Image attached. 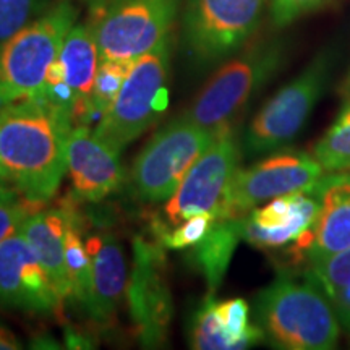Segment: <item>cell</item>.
Segmentation results:
<instances>
[{
	"instance_id": "obj_1",
	"label": "cell",
	"mask_w": 350,
	"mask_h": 350,
	"mask_svg": "<svg viewBox=\"0 0 350 350\" xmlns=\"http://www.w3.org/2000/svg\"><path fill=\"white\" fill-rule=\"evenodd\" d=\"M73 117L42 98L0 109V175L25 198L46 203L67 174Z\"/></svg>"
},
{
	"instance_id": "obj_2",
	"label": "cell",
	"mask_w": 350,
	"mask_h": 350,
	"mask_svg": "<svg viewBox=\"0 0 350 350\" xmlns=\"http://www.w3.org/2000/svg\"><path fill=\"white\" fill-rule=\"evenodd\" d=\"M258 325L274 347L329 350L338 345L339 318L317 279L282 273L255 300Z\"/></svg>"
},
{
	"instance_id": "obj_3",
	"label": "cell",
	"mask_w": 350,
	"mask_h": 350,
	"mask_svg": "<svg viewBox=\"0 0 350 350\" xmlns=\"http://www.w3.org/2000/svg\"><path fill=\"white\" fill-rule=\"evenodd\" d=\"M77 21L78 8L59 0L0 46V109L41 96L47 70Z\"/></svg>"
},
{
	"instance_id": "obj_4",
	"label": "cell",
	"mask_w": 350,
	"mask_h": 350,
	"mask_svg": "<svg viewBox=\"0 0 350 350\" xmlns=\"http://www.w3.org/2000/svg\"><path fill=\"white\" fill-rule=\"evenodd\" d=\"M282 44L273 39L253 42L216 70L182 117L204 129H230L235 117L281 68Z\"/></svg>"
},
{
	"instance_id": "obj_5",
	"label": "cell",
	"mask_w": 350,
	"mask_h": 350,
	"mask_svg": "<svg viewBox=\"0 0 350 350\" xmlns=\"http://www.w3.org/2000/svg\"><path fill=\"white\" fill-rule=\"evenodd\" d=\"M174 34L131 64L124 85L94 133L120 151L161 119L169 104Z\"/></svg>"
},
{
	"instance_id": "obj_6",
	"label": "cell",
	"mask_w": 350,
	"mask_h": 350,
	"mask_svg": "<svg viewBox=\"0 0 350 350\" xmlns=\"http://www.w3.org/2000/svg\"><path fill=\"white\" fill-rule=\"evenodd\" d=\"M221 131L204 129L182 116L163 126L144 144L131 167V188L137 198L146 203L167 201Z\"/></svg>"
},
{
	"instance_id": "obj_7",
	"label": "cell",
	"mask_w": 350,
	"mask_h": 350,
	"mask_svg": "<svg viewBox=\"0 0 350 350\" xmlns=\"http://www.w3.org/2000/svg\"><path fill=\"white\" fill-rule=\"evenodd\" d=\"M269 0H187L182 41L200 67L237 54L260 26Z\"/></svg>"
},
{
	"instance_id": "obj_8",
	"label": "cell",
	"mask_w": 350,
	"mask_h": 350,
	"mask_svg": "<svg viewBox=\"0 0 350 350\" xmlns=\"http://www.w3.org/2000/svg\"><path fill=\"white\" fill-rule=\"evenodd\" d=\"M182 0H109L91 25L104 60L135 62L174 34Z\"/></svg>"
},
{
	"instance_id": "obj_9",
	"label": "cell",
	"mask_w": 350,
	"mask_h": 350,
	"mask_svg": "<svg viewBox=\"0 0 350 350\" xmlns=\"http://www.w3.org/2000/svg\"><path fill=\"white\" fill-rule=\"evenodd\" d=\"M327 77L329 59L321 54L253 117L245 131L243 151L248 156L269 154L294 142L323 96Z\"/></svg>"
},
{
	"instance_id": "obj_10",
	"label": "cell",
	"mask_w": 350,
	"mask_h": 350,
	"mask_svg": "<svg viewBox=\"0 0 350 350\" xmlns=\"http://www.w3.org/2000/svg\"><path fill=\"white\" fill-rule=\"evenodd\" d=\"M240 164V146L232 129H224L211 146L191 165L177 191L165 201L164 222L154 227L164 229L178 226L196 214H213L226 219V201L229 187Z\"/></svg>"
},
{
	"instance_id": "obj_11",
	"label": "cell",
	"mask_w": 350,
	"mask_h": 350,
	"mask_svg": "<svg viewBox=\"0 0 350 350\" xmlns=\"http://www.w3.org/2000/svg\"><path fill=\"white\" fill-rule=\"evenodd\" d=\"M126 304L139 344L157 349L167 340L174 304L159 240H133V269L126 284Z\"/></svg>"
},
{
	"instance_id": "obj_12",
	"label": "cell",
	"mask_w": 350,
	"mask_h": 350,
	"mask_svg": "<svg viewBox=\"0 0 350 350\" xmlns=\"http://www.w3.org/2000/svg\"><path fill=\"white\" fill-rule=\"evenodd\" d=\"M323 172L314 156L297 151H275L250 167H239L227 193L226 219L247 216L279 196L310 191Z\"/></svg>"
},
{
	"instance_id": "obj_13",
	"label": "cell",
	"mask_w": 350,
	"mask_h": 350,
	"mask_svg": "<svg viewBox=\"0 0 350 350\" xmlns=\"http://www.w3.org/2000/svg\"><path fill=\"white\" fill-rule=\"evenodd\" d=\"M318 213V200L310 191L279 196L242 217V235L260 248L291 245V252L299 260L312 247Z\"/></svg>"
},
{
	"instance_id": "obj_14",
	"label": "cell",
	"mask_w": 350,
	"mask_h": 350,
	"mask_svg": "<svg viewBox=\"0 0 350 350\" xmlns=\"http://www.w3.org/2000/svg\"><path fill=\"white\" fill-rule=\"evenodd\" d=\"M60 295L20 232L0 243V305L33 314H51Z\"/></svg>"
},
{
	"instance_id": "obj_15",
	"label": "cell",
	"mask_w": 350,
	"mask_h": 350,
	"mask_svg": "<svg viewBox=\"0 0 350 350\" xmlns=\"http://www.w3.org/2000/svg\"><path fill=\"white\" fill-rule=\"evenodd\" d=\"M67 172L77 198L91 203L107 198L124 182L120 151L104 143L86 125L73 126L70 133Z\"/></svg>"
},
{
	"instance_id": "obj_16",
	"label": "cell",
	"mask_w": 350,
	"mask_h": 350,
	"mask_svg": "<svg viewBox=\"0 0 350 350\" xmlns=\"http://www.w3.org/2000/svg\"><path fill=\"white\" fill-rule=\"evenodd\" d=\"M310 193L318 200L319 213L304 260L313 265L350 247V172L323 175Z\"/></svg>"
},
{
	"instance_id": "obj_17",
	"label": "cell",
	"mask_w": 350,
	"mask_h": 350,
	"mask_svg": "<svg viewBox=\"0 0 350 350\" xmlns=\"http://www.w3.org/2000/svg\"><path fill=\"white\" fill-rule=\"evenodd\" d=\"M86 248L93 262V299L88 314L98 325L109 326L117 317L129 284L125 253L111 232L90 237Z\"/></svg>"
},
{
	"instance_id": "obj_18",
	"label": "cell",
	"mask_w": 350,
	"mask_h": 350,
	"mask_svg": "<svg viewBox=\"0 0 350 350\" xmlns=\"http://www.w3.org/2000/svg\"><path fill=\"white\" fill-rule=\"evenodd\" d=\"M72 209H41L29 214L21 222L18 232L26 239L34 255L54 284L57 294L65 300L72 297L67 261H65V234Z\"/></svg>"
},
{
	"instance_id": "obj_19",
	"label": "cell",
	"mask_w": 350,
	"mask_h": 350,
	"mask_svg": "<svg viewBox=\"0 0 350 350\" xmlns=\"http://www.w3.org/2000/svg\"><path fill=\"white\" fill-rule=\"evenodd\" d=\"M242 235V217L219 219L204 239L191 247L190 261L203 274L208 294H216Z\"/></svg>"
},
{
	"instance_id": "obj_20",
	"label": "cell",
	"mask_w": 350,
	"mask_h": 350,
	"mask_svg": "<svg viewBox=\"0 0 350 350\" xmlns=\"http://www.w3.org/2000/svg\"><path fill=\"white\" fill-rule=\"evenodd\" d=\"M59 60L65 70V80L78 98L90 96L100 64V52L91 21H77L72 26L59 52Z\"/></svg>"
},
{
	"instance_id": "obj_21",
	"label": "cell",
	"mask_w": 350,
	"mask_h": 350,
	"mask_svg": "<svg viewBox=\"0 0 350 350\" xmlns=\"http://www.w3.org/2000/svg\"><path fill=\"white\" fill-rule=\"evenodd\" d=\"M65 261H67L68 279L72 286V297L88 313L93 299V262L81 237L80 219L73 211L70 214L67 234H65Z\"/></svg>"
},
{
	"instance_id": "obj_22",
	"label": "cell",
	"mask_w": 350,
	"mask_h": 350,
	"mask_svg": "<svg viewBox=\"0 0 350 350\" xmlns=\"http://www.w3.org/2000/svg\"><path fill=\"white\" fill-rule=\"evenodd\" d=\"M214 314L229 350L248 349L266 338L260 325H250V306L243 299L216 301Z\"/></svg>"
},
{
	"instance_id": "obj_23",
	"label": "cell",
	"mask_w": 350,
	"mask_h": 350,
	"mask_svg": "<svg viewBox=\"0 0 350 350\" xmlns=\"http://www.w3.org/2000/svg\"><path fill=\"white\" fill-rule=\"evenodd\" d=\"M314 159L326 172H350V100L331 129L313 148Z\"/></svg>"
},
{
	"instance_id": "obj_24",
	"label": "cell",
	"mask_w": 350,
	"mask_h": 350,
	"mask_svg": "<svg viewBox=\"0 0 350 350\" xmlns=\"http://www.w3.org/2000/svg\"><path fill=\"white\" fill-rule=\"evenodd\" d=\"M131 64L122 62V60L100 59L98 73H96L94 78L93 91L90 94L91 104H93L100 117H104V113L107 112V109L116 100L126 75H129Z\"/></svg>"
},
{
	"instance_id": "obj_25",
	"label": "cell",
	"mask_w": 350,
	"mask_h": 350,
	"mask_svg": "<svg viewBox=\"0 0 350 350\" xmlns=\"http://www.w3.org/2000/svg\"><path fill=\"white\" fill-rule=\"evenodd\" d=\"M49 7V0H0V46L38 20Z\"/></svg>"
},
{
	"instance_id": "obj_26",
	"label": "cell",
	"mask_w": 350,
	"mask_h": 350,
	"mask_svg": "<svg viewBox=\"0 0 350 350\" xmlns=\"http://www.w3.org/2000/svg\"><path fill=\"white\" fill-rule=\"evenodd\" d=\"M213 294H208L206 299L195 313L193 323L190 331V345L196 350H229L227 342L222 336L221 327L217 325L216 314H214Z\"/></svg>"
},
{
	"instance_id": "obj_27",
	"label": "cell",
	"mask_w": 350,
	"mask_h": 350,
	"mask_svg": "<svg viewBox=\"0 0 350 350\" xmlns=\"http://www.w3.org/2000/svg\"><path fill=\"white\" fill-rule=\"evenodd\" d=\"M308 273L332 300L350 284V247L326 260L310 265Z\"/></svg>"
},
{
	"instance_id": "obj_28",
	"label": "cell",
	"mask_w": 350,
	"mask_h": 350,
	"mask_svg": "<svg viewBox=\"0 0 350 350\" xmlns=\"http://www.w3.org/2000/svg\"><path fill=\"white\" fill-rule=\"evenodd\" d=\"M216 221L217 219L213 214H196V216L185 219L172 229L164 230L156 239L169 250H187V248H191L193 245L201 242Z\"/></svg>"
},
{
	"instance_id": "obj_29",
	"label": "cell",
	"mask_w": 350,
	"mask_h": 350,
	"mask_svg": "<svg viewBox=\"0 0 350 350\" xmlns=\"http://www.w3.org/2000/svg\"><path fill=\"white\" fill-rule=\"evenodd\" d=\"M41 201H33L25 198L8 201V203H0V243L12 234L18 232L21 222L25 221L29 214H34L42 209Z\"/></svg>"
},
{
	"instance_id": "obj_30",
	"label": "cell",
	"mask_w": 350,
	"mask_h": 350,
	"mask_svg": "<svg viewBox=\"0 0 350 350\" xmlns=\"http://www.w3.org/2000/svg\"><path fill=\"white\" fill-rule=\"evenodd\" d=\"M329 2L331 0H269L271 21L278 28H284Z\"/></svg>"
},
{
	"instance_id": "obj_31",
	"label": "cell",
	"mask_w": 350,
	"mask_h": 350,
	"mask_svg": "<svg viewBox=\"0 0 350 350\" xmlns=\"http://www.w3.org/2000/svg\"><path fill=\"white\" fill-rule=\"evenodd\" d=\"M65 344L68 349H93L91 345V339L86 334H81L80 331L73 329V327H67L65 329Z\"/></svg>"
},
{
	"instance_id": "obj_32",
	"label": "cell",
	"mask_w": 350,
	"mask_h": 350,
	"mask_svg": "<svg viewBox=\"0 0 350 350\" xmlns=\"http://www.w3.org/2000/svg\"><path fill=\"white\" fill-rule=\"evenodd\" d=\"M21 344L16 339V336L13 334L10 327H7L0 321V350H20Z\"/></svg>"
},
{
	"instance_id": "obj_33",
	"label": "cell",
	"mask_w": 350,
	"mask_h": 350,
	"mask_svg": "<svg viewBox=\"0 0 350 350\" xmlns=\"http://www.w3.org/2000/svg\"><path fill=\"white\" fill-rule=\"evenodd\" d=\"M67 81L65 80V70L60 64L59 57L51 64L49 70H47V75H46V85H57V83H62Z\"/></svg>"
},
{
	"instance_id": "obj_34",
	"label": "cell",
	"mask_w": 350,
	"mask_h": 350,
	"mask_svg": "<svg viewBox=\"0 0 350 350\" xmlns=\"http://www.w3.org/2000/svg\"><path fill=\"white\" fill-rule=\"evenodd\" d=\"M18 198H21V195L16 191V188L0 175V203H8Z\"/></svg>"
},
{
	"instance_id": "obj_35",
	"label": "cell",
	"mask_w": 350,
	"mask_h": 350,
	"mask_svg": "<svg viewBox=\"0 0 350 350\" xmlns=\"http://www.w3.org/2000/svg\"><path fill=\"white\" fill-rule=\"evenodd\" d=\"M33 349H59L60 344L55 339H52L51 336H41V338H34L31 340Z\"/></svg>"
},
{
	"instance_id": "obj_36",
	"label": "cell",
	"mask_w": 350,
	"mask_h": 350,
	"mask_svg": "<svg viewBox=\"0 0 350 350\" xmlns=\"http://www.w3.org/2000/svg\"><path fill=\"white\" fill-rule=\"evenodd\" d=\"M340 94L345 100H350V72L342 83V88H340Z\"/></svg>"
},
{
	"instance_id": "obj_37",
	"label": "cell",
	"mask_w": 350,
	"mask_h": 350,
	"mask_svg": "<svg viewBox=\"0 0 350 350\" xmlns=\"http://www.w3.org/2000/svg\"><path fill=\"white\" fill-rule=\"evenodd\" d=\"M85 2L88 3V5H90L91 12H94V10H99V8L103 7L104 3H107L109 0H85Z\"/></svg>"
},
{
	"instance_id": "obj_38",
	"label": "cell",
	"mask_w": 350,
	"mask_h": 350,
	"mask_svg": "<svg viewBox=\"0 0 350 350\" xmlns=\"http://www.w3.org/2000/svg\"><path fill=\"white\" fill-rule=\"evenodd\" d=\"M339 295H342V297H347V299H350V284H349V286H347V287H345V288H344V291H340V292H339V294H338V295H336V297H339ZM336 297H334V299H336ZM334 299H332V300H334Z\"/></svg>"
}]
</instances>
